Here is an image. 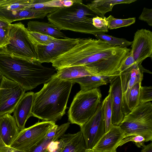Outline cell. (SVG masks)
Returning <instances> with one entry per match:
<instances>
[{"instance_id": "obj_4", "label": "cell", "mask_w": 152, "mask_h": 152, "mask_svg": "<svg viewBox=\"0 0 152 152\" xmlns=\"http://www.w3.org/2000/svg\"><path fill=\"white\" fill-rule=\"evenodd\" d=\"M98 16L81 0H75L71 6L58 8L47 16L49 22L59 30H69L94 35L106 33L108 28L99 29L92 24V19Z\"/></svg>"}, {"instance_id": "obj_10", "label": "cell", "mask_w": 152, "mask_h": 152, "mask_svg": "<svg viewBox=\"0 0 152 152\" xmlns=\"http://www.w3.org/2000/svg\"><path fill=\"white\" fill-rule=\"evenodd\" d=\"M79 38H56L46 45L36 46L37 61L42 64L52 63L59 56L68 51L78 43Z\"/></svg>"}, {"instance_id": "obj_40", "label": "cell", "mask_w": 152, "mask_h": 152, "mask_svg": "<svg viewBox=\"0 0 152 152\" xmlns=\"http://www.w3.org/2000/svg\"><path fill=\"white\" fill-rule=\"evenodd\" d=\"M141 152H152V142H151L147 145H145Z\"/></svg>"}, {"instance_id": "obj_12", "label": "cell", "mask_w": 152, "mask_h": 152, "mask_svg": "<svg viewBox=\"0 0 152 152\" xmlns=\"http://www.w3.org/2000/svg\"><path fill=\"white\" fill-rule=\"evenodd\" d=\"M131 45V51L136 63L141 64L148 57L152 59V32L145 29H138Z\"/></svg>"}, {"instance_id": "obj_23", "label": "cell", "mask_w": 152, "mask_h": 152, "mask_svg": "<svg viewBox=\"0 0 152 152\" xmlns=\"http://www.w3.org/2000/svg\"><path fill=\"white\" fill-rule=\"evenodd\" d=\"M56 76L64 80H70L88 76H98L86 66L83 65L66 67L57 70Z\"/></svg>"}, {"instance_id": "obj_17", "label": "cell", "mask_w": 152, "mask_h": 152, "mask_svg": "<svg viewBox=\"0 0 152 152\" xmlns=\"http://www.w3.org/2000/svg\"><path fill=\"white\" fill-rule=\"evenodd\" d=\"M144 72L152 74L151 72L145 69L141 64L136 63L127 78L125 88L122 92V110L124 116L130 112L128 107V98L130 91L136 83L142 82L143 79V73Z\"/></svg>"}, {"instance_id": "obj_36", "label": "cell", "mask_w": 152, "mask_h": 152, "mask_svg": "<svg viewBox=\"0 0 152 152\" xmlns=\"http://www.w3.org/2000/svg\"><path fill=\"white\" fill-rule=\"evenodd\" d=\"M106 17L103 18L97 16L92 19V24L96 28L101 29L108 28V22L106 19Z\"/></svg>"}, {"instance_id": "obj_44", "label": "cell", "mask_w": 152, "mask_h": 152, "mask_svg": "<svg viewBox=\"0 0 152 152\" xmlns=\"http://www.w3.org/2000/svg\"><path fill=\"white\" fill-rule=\"evenodd\" d=\"M86 152H98L94 151H92V150H87V151Z\"/></svg>"}, {"instance_id": "obj_43", "label": "cell", "mask_w": 152, "mask_h": 152, "mask_svg": "<svg viewBox=\"0 0 152 152\" xmlns=\"http://www.w3.org/2000/svg\"><path fill=\"white\" fill-rule=\"evenodd\" d=\"M3 75L0 72V84L2 77Z\"/></svg>"}, {"instance_id": "obj_16", "label": "cell", "mask_w": 152, "mask_h": 152, "mask_svg": "<svg viewBox=\"0 0 152 152\" xmlns=\"http://www.w3.org/2000/svg\"><path fill=\"white\" fill-rule=\"evenodd\" d=\"M34 93L33 92L25 93L13 112V116L20 130L25 128V125L26 121L31 116V110Z\"/></svg>"}, {"instance_id": "obj_7", "label": "cell", "mask_w": 152, "mask_h": 152, "mask_svg": "<svg viewBox=\"0 0 152 152\" xmlns=\"http://www.w3.org/2000/svg\"><path fill=\"white\" fill-rule=\"evenodd\" d=\"M9 36V43L4 48L8 54L30 61H37L36 47L24 25L21 22L11 24Z\"/></svg>"}, {"instance_id": "obj_11", "label": "cell", "mask_w": 152, "mask_h": 152, "mask_svg": "<svg viewBox=\"0 0 152 152\" xmlns=\"http://www.w3.org/2000/svg\"><path fill=\"white\" fill-rule=\"evenodd\" d=\"M80 131L84 139L87 150H92L105 133L102 103L93 115L80 126Z\"/></svg>"}, {"instance_id": "obj_13", "label": "cell", "mask_w": 152, "mask_h": 152, "mask_svg": "<svg viewBox=\"0 0 152 152\" xmlns=\"http://www.w3.org/2000/svg\"><path fill=\"white\" fill-rule=\"evenodd\" d=\"M34 0H0V19L8 23L21 20L22 11Z\"/></svg>"}, {"instance_id": "obj_28", "label": "cell", "mask_w": 152, "mask_h": 152, "mask_svg": "<svg viewBox=\"0 0 152 152\" xmlns=\"http://www.w3.org/2000/svg\"><path fill=\"white\" fill-rule=\"evenodd\" d=\"M141 83L140 82L136 83L130 91L128 100V107L130 112L138 105Z\"/></svg>"}, {"instance_id": "obj_2", "label": "cell", "mask_w": 152, "mask_h": 152, "mask_svg": "<svg viewBox=\"0 0 152 152\" xmlns=\"http://www.w3.org/2000/svg\"><path fill=\"white\" fill-rule=\"evenodd\" d=\"M70 80L59 78L56 75L34 93L31 116L42 121L56 122L66 113L67 104L73 86Z\"/></svg>"}, {"instance_id": "obj_29", "label": "cell", "mask_w": 152, "mask_h": 152, "mask_svg": "<svg viewBox=\"0 0 152 152\" xmlns=\"http://www.w3.org/2000/svg\"><path fill=\"white\" fill-rule=\"evenodd\" d=\"M10 24L0 19V48H4L9 43Z\"/></svg>"}, {"instance_id": "obj_3", "label": "cell", "mask_w": 152, "mask_h": 152, "mask_svg": "<svg viewBox=\"0 0 152 152\" xmlns=\"http://www.w3.org/2000/svg\"><path fill=\"white\" fill-rule=\"evenodd\" d=\"M53 67L43 66L38 61H31L0 54V72L2 75L17 83L25 91L32 90L50 80L56 74Z\"/></svg>"}, {"instance_id": "obj_18", "label": "cell", "mask_w": 152, "mask_h": 152, "mask_svg": "<svg viewBox=\"0 0 152 152\" xmlns=\"http://www.w3.org/2000/svg\"><path fill=\"white\" fill-rule=\"evenodd\" d=\"M13 116L7 113L0 116V137L10 146L20 131Z\"/></svg>"}, {"instance_id": "obj_19", "label": "cell", "mask_w": 152, "mask_h": 152, "mask_svg": "<svg viewBox=\"0 0 152 152\" xmlns=\"http://www.w3.org/2000/svg\"><path fill=\"white\" fill-rule=\"evenodd\" d=\"M60 139L63 143L61 152H86L87 151L84 139L80 131L74 134H64Z\"/></svg>"}, {"instance_id": "obj_32", "label": "cell", "mask_w": 152, "mask_h": 152, "mask_svg": "<svg viewBox=\"0 0 152 152\" xmlns=\"http://www.w3.org/2000/svg\"><path fill=\"white\" fill-rule=\"evenodd\" d=\"M152 100V87L142 86H141L140 91L139 100L138 105Z\"/></svg>"}, {"instance_id": "obj_5", "label": "cell", "mask_w": 152, "mask_h": 152, "mask_svg": "<svg viewBox=\"0 0 152 152\" xmlns=\"http://www.w3.org/2000/svg\"><path fill=\"white\" fill-rule=\"evenodd\" d=\"M102 96L98 88L79 91L74 96L68 112L70 123L80 127L85 124L95 113L101 103Z\"/></svg>"}, {"instance_id": "obj_34", "label": "cell", "mask_w": 152, "mask_h": 152, "mask_svg": "<svg viewBox=\"0 0 152 152\" xmlns=\"http://www.w3.org/2000/svg\"><path fill=\"white\" fill-rule=\"evenodd\" d=\"M139 19L146 22L148 25L152 26V9L144 7Z\"/></svg>"}, {"instance_id": "obj_21", "label": "cell", "mask_w": 152, "mask_h": 152, "mask_svg": "<svg viewBox=\"0 0 152 152\" xmlns=\"http://www.w3.org/2000/svg\"><path fill=\"white\" fill-rule=\"evenodd\" d=\"M118 75L112 76H88L70 80L78 83L81 90L86 91L97 88L100 86L106 85Z\"/></svg>"}, {"instance_id": "obj_8", "label": "cell", "mask_w": 152, "mask_h": 152, "mask_svg": "<svg viewBox=\"0 0 152 152\" xmlns=\"http://www.w3.org/2000/svg\"><path fill=\"white\" fill-rule=\"evenodd\" d=\"M55 122L38 121L20 130L10 146L19 152H31L43 141Z\"/></svg>"}, {"instance_id": "obj_14", "label": "cell", "mask_w": 152, "mask_h": 152, "mask_svg": "<svg viewBox=\"0 0 152 152\" xmlns=\"http://www.w3.org/2000/svg\"><path fill=\"white\" fill-rule=\"evenodd\" d=\"M110 83L109 93L112 98L113 106L111 123L113 125L119 126L124 116L122 110L123 93L120 74L113 79Z\"/></svg>"}, {"instance_id": "obj_15", "label": "cell", "mask_w": 152, "mask_h": 152, "mask_svg": "<svg viewBox=\"0 0 152 152\" xmlns=\"http://www.w3.org/2000/svg\"><path fill=\"white\" fill-rule=\"evenodd\" d=\"M125 137L119 126L112 125L91 150L98 152H116L117 148Z\"/></svg>"}, {"instance_id": "obj_42", "label": "cell", "mask_w": 152, "mask_h": 152, "mask_svg": "<svg viewBox=\"0 0 152 152\" xmlns=\"http://www.w3.org/2000/svg\"><path fill=\"white\" fill-rule=\"evenodd\" d=\"M8 54L4 48H0V54Z\"/></svg>"}, {"instance_id": "obj_31", "label": "cell", "mask_w": 152, "mask_h": 152, "mask_svg": "<svg viewBox=\"0 0 152 152\" xmlns=\"http://www.w3.org/2000/svg\"><path fill=\"white\" fill-rule=\"evenodd\" d=\"M136 63L130 50L122 59L118 71L119 74H121Z\"/></svg>"}, {"instance_id": "obj_26", "label": "cell", "mask_w": 152, "mask_h": 152, "mask_svg": "<svg viewBox=\"0 0 152 152\" xmlns=\"http://www.w3.org/2000/svg\"><path fill=\"white\" fill-rule=\"evenodd\" d=\"M106 19L108 22L107 27L109 29L128 26L134 24L136 21L135 17L124 19H117L112 15L106 18Z\"/></svg>"}, {"instance_id": "obj_6", "label": "cell", "mask_w": 152, "mask_h": 152, "mask_svg": "<svg viewBox=\"0 0 152 152\" xmlns=\"http://www.w3.org/2000/svg\"><path fill=\"white\" fill-rule=\"evenodd\" d=\"M125 136L137 134L143 137L145 142L152 140V103L149 102L138 105L125 115L119 126Z\"/></svg>"}, {"instance_id": "obj_9", "label": "cell", "mask_w": 152, "mask_h": 152, "mask_svg": "<svg viewBox=\"0 0 152 152\" xmlns=\"http://www.w3.org/2000/svg\"><path fill=\"white\" fill-rule=\"evenodd\" d=\"M26 91L17 83L3 75L0 84V116L13 113Z\"/></svg>"}, {"instance_id": "obj_27", "label": "cell", "mask_w": 152, "mask_h": 152, "mask_svg": "<svg viewBox=\"0 0 152 152\" xmlns=\"http://www.w3.org/2000/svg\"><path fill=\"white\" fill-rule=\"evenodd\" d=\"M28 34L30 39L35 47L38 45H47L56 38L37 32L28 31Z\"/></svg>"}, {"instance_id": "obj_37", "label": "cell", "mask_w": 152, "mask_h": 152, "mask_svg": "<svg viewBox=\"0 0 152 152\" xmlns=\"http://www.w3.org/2000/svg\"><path fill=\"white\" fill-rule=\"evenodd\" d=\"M53 139L46 136L42 142L31 152H47V146L52 141Z\"/></svg>"}, {"instance_id": "obj_20", "label": "cell", "mask_w": 152, "mask_h": 152, "mask_svg": "<svg viewBox=\"0 0 152 152\" xmlns=\"http://www.w3.org/2000/svg\"><path fill=\"white\" fill-rule=\"evenodd\" d=\"M28 31L35 32L58 38L67 37L51 23L37 21H29L27 23L26 28Z\"/></svg>"}, {"instance_id": "obj_35", "label": "cell", "mask_w": 152, "mask_h": 152, "mask_svg": "<svg viewBox=\"0 0 152 152\" xmlns=\"http://www.w3.org/2000/svg\"><path fill=\"white\" fill-rule=\"evenodd\" d=\"M70 123L68 122L58 126L52 141H58L64 135L69 127Z\"/></svg>"}, {"instance_id": "obj_38", "label": "cell", "mask_w": 152, "mask_h": 152, "mask_svg": "<svg viewBox=\"0 0 152 152\" xmlns=\"http://www.w3.org/2000/svg\"><path fill=\"white\" fill-rule=\"evenodd\" d=\"M0 152H19L15 149L7 145L0 137Z\"/></svg>"}, {"instance_id": "obj_39", "label": "cell", "mask_w": 152, "mask_h": 152, "mask_svg": "<svg viewBox=\"0 0 152 152\" xmlns=\"http://www.w3.org/2000/svg\"><path fill=\"white\" fill-rule=\"evenodd\" d=\"M59 143V141L58 140L51 141L49 144L47 146V152H53L55 151L58 148Z\"/></svg>"}, {"instance_id": "obj_33", "label": "cell", "mask_w": 152, "mask_h": 152, "mask_svg": "<svg viewBox=\"0 0 152 152\" xmlns=\"http://www.w3.org/2000/svg\"><path fill=\"white\" fill-rule=\"evenodd\" d=\"M145 141V138L142 136L137 134H132L125 136L121 141L119 145L121 146L126 143L130 141L135 142L138 148L143 147Z\"/></svg>"}, {"instance_id": "obj_30", "label": "cell", "mask_w": 152, "mask_h": 152, "mask_svg": "<svg viewBox=\"0 0 152 152\" xmlns=\"http://www.w3.org/2000/svg\"><path fill=\"white\" fill-rule=\"evenodd\" d=\"M47 1V0H34L29 8L34 10L44 12L48 14L54 12L59 8L48 7Z\"/></svg>"}, {"instance_id": "obj_24", "label": "cell", "mask_w": 152, "mask_h": 152, "mask_svg": "<svg viewBox=\"0 0 152 152\" xmlns=\"http://www.w3.org/2000/svg\"><path fill=\"white\" fill-rule=\"evenodd\" d=\"M94 35L97 39L100 40L112 47L127 48L132 43V42L129 41L125 39L116 37L104 33H97Z\"/></svg>"}, {"instance_id": "obj_22", "label": "cell", "mask_w": 152, "mask_h": 152, "mask_svg": "<svg viewBox=\"0 0 152 152\" xmlns=\"http://www.w3.org/2000/svg\"><path fill=\"white\" fill-rule=\"evenodd\" d=\"M137 0H96L91 1L86 6L98 16L104 18L105 14L111 11L113 7L120 4H130Z\"/></svg>"}, {"instance_id": "obj_41", "label": "cell", "mask_w": 152, "mask_h": 152, "mask_svg": "<svg viewBox=\"0 0 152 152\" xmlns=\"http://www.w3.org/2000/svg\"><path fill=\"white\" fill-rule=\"evenodd\" d=\"M58 140L60 142L59 147L57 149L53 152H61L62 150L63 145V142L60 138Z\"/></svg>"}, {"instance_id": "obj_25", "label": "cell", "mask_w": 152, "mask_h": 152, "mask_svg": "<svg viewBox=\"0 0 152 152\" xmlns=\"http://www.w3.org/2000/svg\"><path fill=\"white\" fill-rule=\"evenodd\" d=\"M105 133L108 132L113 125L111 123L113 112L112 99L111 95H108L102 103Z\"/></svg>"}, {"instance_id": "obj_1", "label": "cell", "mask_w": 152, "mask_h": 152, "mask_svg": "<svg viewBox=\"0 0 152 152\" xmlns=\"http://www.w3.org/2000/svg\"><path fill=\"white\" fill-rule=\"evenodd\" d=\"M131 50L112 47L98 39L79 38L76 45L56 58L54 64L57 70L83 65L98 76L117 75L122 59Z\"/></svg>"}]
</instances>
